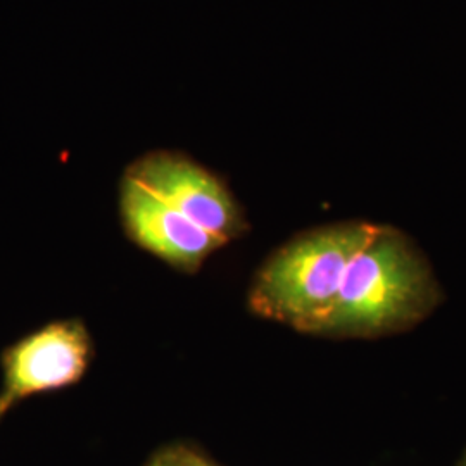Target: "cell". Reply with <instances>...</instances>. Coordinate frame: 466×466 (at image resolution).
Instances as JSON below:
<instances>
[{"label":"cell","mask_w":466,"mask_h":466,"mask_svg":"<svg viewBox=\"0 0 466 466\" xmlns=\"http://www.w3.org/2000/svg\"><path fill=\"white\" fill-rule=\"evenodd\" d=\"M92 358V340L78 319L56 321L2 354L0 421L15 406L78 382Z\"/></svg>","instance_id":"cell-3"},{"label":"cell","mask_w":466,"mask_h":466,"mask_svg":"<svg viewBox=\"0 0 466 466\" xmlns=\"http://www.w3.org/2000/svg\"><path fill=\"white\" fill-rule=\"evenodd\" d=\"M439 302L432 271L411 242L379 227L350 261L330 313L315 335L377 337L429 317Z\"/></svg>","instance_id":"cell-1"},{"label":"cell","mask_w":466,"mask_h":466,"mask_svg":"<svg viewBox=\"0 0 466 466\" xmlns=\"http://www.w3.org/2000/svg\"><path fill=\"white\" fill-rule=\"evenodd\" d=\"M119 211L130 238L142 249L185 271L199 268L225 246L128 175L119 187Z\"/></svg>","instance_id":"cell-5"},{"label":"cell","mask_w":466,"mask_h":466,"mask_svg":"<svg viewBox=\"0 0 466 466\" xmlns=\"http://www.w3.org/2000/svg\"><path fill=\"white\" fill-rule=\"evenodd\" d=\"M379 225L339 223L296 237L258 271L250 287V309L304 333L317 332L330 313L354 256Z\"/></svg>","instance_id":"cell-2"},{"label":"cell","mask_w":466,"mask_h":466,"mask_svg":"<svg viewBox=\"0 0 466 466\" xmlns=\"http://www.w3.org/2000/svg\"><path fill=\"white\" fill-rule=\"evenodd\" d=\"M154 461L157 466H217L206 456L187 446L167 448L163 452H159V456Z\"/></svg>","instance_id":"cell-6"},{"label":"cell","mask_w":466,"mask_h":466,"mask_svg":"<svg viewBox=\"0 0 466 466\" xmlns=\"http://www.w3.org/2000/svg\"><path fill=\"white\" fill-rule=\"evenodd\" d=\"M223 244L238 237L244 219L230 190L206 167L173 152H152L127 173Z\"/></svg>","instance_id":"cell-4"},{"label":"cell","mask_w":466,"mask_h":466,"mask_svg":"<svg viewBox=\"0 0 466 466\" xmlns=\"http://www.w3.org/2000/svg\"><path fill=\"white\" fill-rule=\"evenodd\" d=\"M149 466H157V465H156V461H152V463H150Z\"/></svg>","instance_id":"cell-7"}]
</instances>
